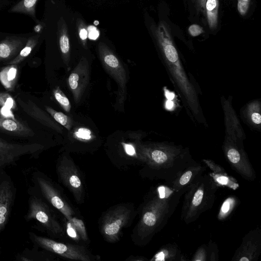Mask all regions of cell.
Returning a JSON list of instances; mask_svg holds the SVG:
<instances>
[{
    "instance_id": "cell-1",
    "label": "cell",
    "mask_w": 261,
    "mask_h": 261,
    "mask_svg": "<svg viewBox=\"0 0 261 261\" xmlns=\"http://www.w3.org/2000/svg\"><path fill=\"white\" fill-rule=\"evenodd\" d=\"M155 34L165 69L188 114L192 120L204 123L205 120L195 87L181 63L167 25L160 24Z\"/></svg>"
},
{
    "instance_id": "cell-2",
    "label": "cell",
    "mask_w": 261,
    "mask_h": 261,
    "mask_svg": "<svg viewBox=\"0 0 261 261\" xmlns=\"http://www.w3.org/2000/svg\"><path fill=\"white\" fill-rule=\"evenodd\" d=\"M28 209L24 216L27 221L35 220L39 222L50 237L63 239L65 237L64 226L60 222L55 213L48 202L35 191L29 190Z\"/></svg>"
},
{
    "instance_id": "cell-3",
    "label": "cell",
    "mask_w": 261,
    "mask_h": 261,
    "mask_svg": "<svg viewBox=\"0 0 261 261\" xmlns=\"http://www.w3.org/2000/svg\"><path fill=\"white\" fill-rule=\"evenodd\" d=\"M135 216V207L130 203L116 204L105 211L99 220V231L106 241L114 243L119 241L123 228Z\"/></svg>"
},
{
    "instance_id": "cell-4",
    "label": "cell",
    "mask_w": 261,
    "mask_h": 261,
    "mask_svg": "<svg viewBox=\"0 0 261 261\" xmlns=\"http://www.w3.org/2000/svg\"><path fill=\"white\" fill-rule=\"evenodd\" d=\"M32 180L37 192L45 201L59 211L66 220L77 217V213L67 201L59 186L40 171L32 173Z\"/></svg>"
},
{
    "instance_id": "cell-5",
    "label": "cell",
    "mask_w": 261,
    "mask_h": 261,
    "mask_svg": "<svg viewBox=\"0 0 261 261\" xmlns=\"http://www.w3.org/2000/svg\"><path fill=\"white\" fill-rule=\"evenodd\" d=\"M29 238L38 248L67 259L81 261H95L100 259L99 255L93 254L84 246L58 242L50 238L29 233Z\"/></svg>"
},
{
    "instance_id": "cell-6",
    "label": "cell",
    "mask_w": 261,
    "mask_h": 261,
    "mask_svg": "<svg viewBox=\"0 0 261 261\" xmlns=\"http://www.w3.org/2000/svg\"><path fill=\"white\" fill-rule=\"evenodd\" d=\"M56 173L59 181L72 194L77 203L85 201L86 190L83 177L80 169L67 154L62 155L58 160Z\"/></svg>"
},
{
    "instance_id": "cell-7",
    "label": "cell",
    "mask_w": 261,
    "mask_h": 261,
    "mask_svg": "<svg viewBox=\"0 0 261 261\" xmlns=\"http://www.w3.org/2000/svg\"><path fill=\"white\" fill-rule=\"evenodd\" d=\"M43 148V146L38 144H15L0 139V170L15 165L24 155H37Z\"/></svg>"
},
{
    "instance_id": "cell-8",
    "label": "cell",
    "mask_w": 261,
    "mask_h": 261,
    "mask_svg": "<svg viewBox=\"0 0 261 261\" xmlns=\"http://www.w3.org/2000/svg\"><path fill=\"white\" fill-rule=\"evenodd\" d=\"M16 187L9 174L0 170V233L5 229L16 197Z\"/></svg>"
},
{
    "instance_id": "cell-9",
    "label": "cell",
    "mask_w": 261,
    "mask_h": 261,
    "mask_svg": "<svg viewBox=\"0 0 261 261\" xmlns=\"http://www.w3.org/2000/svg\"><path fill=\"white\" fill-rule=\"evenodd\" d=\"M90 71L88 62L82 58L68 79V84L74 102L78 103L89 83Z\"/></svg>"
},
{
    "instance_id": "cell-10",
    "label": "cell",
    "mask_w": 261,
    "mask_h": 261,
    "mask_svg": "<svg viewBox=\"0 0 261 261\" xmlns=\"http://www.w3.org/2000/svg\"><path fill=\"white\" fill-rule=\"evenodd\" d=\"M99 57L107 72L117 82L122 92H124L126 84V75L124 68L116 56L105 45H99Z\"/></svg>"
},
{
    "instance_id": "cell-11",
    "label": "cell",
    "mask_w": 261,
    "mask_h": 261,
    "mask_svg": "<svg viewBox=\"0 0 261 261\" xmlns=\"http://www.w3.org/2000/svg\"><path fill=\"white\" fill-rule=\"evenodd\" d=\"M27 39L18 36H8L0 41V61L15 57L25 45Z\"/></svg>"
},
{
    "instance_id": "cell-12",
    "label": "cell",
    "mask_w": 261,
    "mask_h": 261,
    "mask_svg": "<svg viewBox=\"0 0 261 261\" xmlns=\"http://www.w3.org/2000/svg\"><path fill=\"white\" fill-rule=\"evenodd\" d=\"M0 130L13 136L28 137L34 135L32 130L16 119L5 118L0 116Z\"/></svg>"
},
{
    "instance_id": "cell-13",
    "label": "cell",
    "mask_w": 261,
    "mask_h": 261,
    "mask_svg": "<svg viewBox=\"0 0 261 261\" xmlns=\"http://www.w3.org/2000/svg\"><path fill=\"white\" fill-rule=\"evenodd\" d=\"M18 101L24 110L32 117H33L44 125L60 133L63 132L62 127L35 105L29 102H24V103L21 100H18Z\"/></svg>"
},
{
    "instance_id": "cell-14",
    "label": "cell",
    "mask_w": 261,
    "mask_h": 261,
    "mask_svg": "<svg viewBox=\"0 0 261 261\" xmlns=\"http://www.w3.org/2000/svg\"><path fill=\"white\" fill-rule=\"evenodd\" d=\"M65 232L73 239L79 241L87 242L88 236L83 221L75 217L70 221L66 220Z\"/></svg>"
},
{
    "instance_id": "cell-15",
    "label": "cell",
    "mask_w": 261,
    "mask_h": 261,
    "mask_svg": "<svg viewBox=\"0 0 261 261\" xmlns=\"http://www.w3.org/2000/svg\"><path fill=\"white\" fill-rule=\"evenodd\" d=\"M17 76V65H9L2 68L0 71V82L8 91L13 90L16 85Z\"/></svg>"
},
{
    "instance_id": "cell-16",
    "label": "cell",
    "mask_w": 261,
    "mask_h": 261,
    "mask_svg": "<svg viewBox=\"0 0 261 261\" xmlns=\"http://www.w3.org/2000/svg\"><path fill=\"white\" fill-rule=\"evenodd\" d=\"M38 1V0H20L12 6L9 12L26 14L36 20V7Z\"/></svg>"
},
{
    "instance_id": "cell-17",
    "label": "cell",
    "mask_w": 261,
    "mask_h": 261,
    "mask_svg": "<svg viewBox=\"0 0 261 261\" xmlns=\"http://www.w3.org/2000/svg\"><path fill=\"white\" fill-rule=\"evenodd\" d=\"M40 34L34 35L27 39L25 45L21 49L18 55L11 60L8 64L9 65H17L22 62L27 57L30 55L32 50L38 44Z\"/></svg>"
},
{
    "instance_id": "cell-18",
    "label": "cell",
    "mask_w": 261,
    "mask_h": 261,
    "mask_svg": "<svg viewBox=\"0 0 261 261\" xmlns=\"http://www.w3.org/2000/svg\"><path fill=\"white\" fill-rule=\"evenodd\" d=\"M219 0H206L205 5L207 23L211 30L217 27Z\"/></svg>"
},
{
    "instance_id": "cell-19",
    "label": "cell",
    "mask_w": 261,
    "mask_h": 261,
    "mask_svg": "<svg viewBox=\"0 0 261 261\" xmlns=\"http://www.w3.org/2000/svg\"><path fill=\"white\" fill-rule=\"evenodd\" d=\"M47 112L56 121L70 130L73 124L72 119L61 112H57L49 107H45Z\"/></svg>"
},
{
    "instance_id": "cell-20",
    "label": "cell",
    "mask_w": 261,
    "mask_h": 261,
    "mask_svg": "<svg viewBox=\"0 0 261 261\" xmlns=\"http://www.w3.org/2000/svg\"><path fill=\"white\" fill-rule=\"evenodd\" d=\"M47 252V251H46L45 252H44V253H43L37 250L36 251V254L34 255V254H33L31 250L25 249L21 254L17 256V259L18 260L22 261H30L31 258L33 256H34L32 260H38L37 257L38 258L39 260H43L41 257H55V256L54 255V254L51 253L49 254V253H46Z\"/></svg>"
},
{
    "instance_id": "cell-21",
    "label": "cell",
    "mask_w": 261,
    "mask_h": 261,
    "mask_svg": "<svg viewBox=\"0 0 261 261\" xmlns=\"http://www.w3.org/2000/svg\"><path fill=\"white\" fill-rule=\"evenodd\" d=\"M59 45L64 62L66 64H68L69 61L70 44L68 37L64 31L61 32L59 37Z\"/></svg>"
},
{
    "instance_id": "cell-22",
    "label": "cell",
    "mask_w": 261,
    "mask_h": 261,
    "mask_svg": "<svg viewBox=\"0 0 261 261\" xmlns=\"http://www.w3.org/2000/svg\"><path fill=\"white\" fill-rule=\"evenodd\" d=\"M53 93L56 100L64 110L67 112H69L71 109L70 103L67 97L61 89L59 87H57L54 90Z\"/></svg>"
},
{
    "instance_id": "cell-23",
    "label": "cell",
    "mask_w": 261,
    "mask_h": 261,
    "mask_svg": "<svg viewBox=\"0 0 261 261\" xmlns=\"http://www.w3.org/2000/svg\"><path fill=\"white\" fill-rule=\"evenodd\" d=\"M0 107H6L15 110L17 105L15 100L7 92H0Z\"/></svg>"
},
{
    "instance_id": "cell-24",
    "label": "cell",
    "mask_w": 261,
    "mask_h": 261,
    "mask_svg": "<svg viewBox=\"0 0 261 261\" xmlns=\"http://www.w3.org/2000/svg\"><path fill=\"white\" fill-rule=\"evenodd\" d=\"M258 104L257 101L251 103L249 107V118L252 123L255 125H260L261 123V115L259 109L257 108Z\"/></svg>"
},
{
    "instance_id": "cell-25",
    "label": "cell",
    "mask_w": 261,
    "mask_h": 261,
    "mask_svg": "<svg viewBox=\"0 0 261 261\" xmlns=\"http://www.w3.org/2000/svg\"><path fill=\"white\" fill-rule=\"evenodd\" d=\"M74 135L75 137L82 141H88L92 139L91 132L86 128H80L76 131Z\"/></svg>"
},
{
    "instance_id": "cell-26",
    "label": "cell",
    "mask_w": 261,
    "mask_h": 261,
    "mask_svg": "<svg viewBox=\"0 0 261 261\" xmlns=\"http://www.w3.org/2000/svg\"><path fill=\"white\" fill-rule=\"evenodd\" d=\"M250 0H238L237 8L241 15H245L248 10Z\"/></svg>"
},
{
    "instance_id": "cell-27",
    "label": "cell",
    "mask_w": 261,
    "mask_h": 261,
    "mask_svg": "<svg viewBox=\"0 0 261 261\" xmlns=\"http://www.w3.org/2000/svg\"><path fill=\"white\" fill-rule=\"evenodd\" d=\"M0 116L3 118L16 120L12 110L6 107H1L0 109Z\"/></svg>"
},
{
    "instance_id": "cell-28",
    "label": "cell",
    "mask_w": 261,
    "mask_h": 261,
    "mask_svg": "<svg viewBox=\"0 0 261 261\" xmlns=\"http://www.w3.org/2000/svg\"><path fill=\"white\" fill-rule=\"evenodd\" d=\"M188 32L192 36L196 37L201 34L203 32V30L200 25L193 24L189 27Z\"/></svg>"
},
{
    "instance_id": "cell-29",
    "label": "cell",
    "mask_w": 261,
    "mask_h": 261,
    "mask_svg": "<svg viewBox=\"0 0 261 261\" xmlns=\"http://www.w3.org/2000/svg\"><path fill=\"white\" fill-rule=\"evenodd\" d=\"M203 198V191L201 189H199L195 193L192 203L194 206L199 205Z\"/></svg>"
},
{
    "instance_id": "cell-30",
    "label": "cell",
    "mask_w": 261,
    "mask_h": 261,
    "mask_svg": "<svg viewBox=\"0 0 261 261\" xmlns=\"http://www.w3.org/2000/svg\"><path fill=\"white\" fill-rule=\"evenodd\" d=\"M192 175L191 171L189 170L186 172L180 178L179 184L181 185H185L187 184Z\"/></svg>"
},
{
    "instance_id": "cell-31",
    "label": "cell",
    "mask_w": 261,
    "mask_h": 261,
    "mask_svg": "<svg viewBox=\"0 0 261 261\" xmlns=\"http://www.w3.org/2000/svg\"><path fill=\"white\" fill-rule=\"evenodd\" d=\"M88 37L90 39L95 40L99 36V32L96 30V28L93 26H90L88 28Z\"/></svg>"
},
{
    "instance_id": "cell-32",
    "label": "cell",
    "mask_w": 261,
    "mask_h": 261,
    "mask_svg": "<svg viewBox=\"0 0 261 261\" xmlns=\"http://www.w3.org/2000/svg\"><path fill=\"white\" fill-rule=\"evenodd\" d=\"M206 1V0H192L196 6L197 9L199 11L204 13V14L205 13V5Z\"/></svg>"
},
{
    "instance_id": "cell-33",
    "label": "cell",
    "mask_w": 261,
    "mask_h": 261,
    "mask_svg": "<svg viewBox=\"0 0 261 261\" xmlns=\"http://www.w3.org/2000/svg\"><path fill=\"white\" fill-rule=\"evenodd\" d=\"M228 178L225 176H219L216 178V180L220 184L228 185L229 183Z\"/></svg>"
},
{
    "instance_id": "cell-34",
    "label": "cell",
    "mask_w": 261,
    "mask_h": 261,
    "mask_svg": "<svg viewBox=\"0 0 261 261\" xmlns=\"http://www.w3.org/2000/svg\"><path fill=\"white\" fill-rule=\"evenodd\" d=\"M230 202L229 200H226L223 204L221 208V212L224 214L227 213L229 210Z\"/></svg>"
},
{
    "instance_id": "cell-35",
    "label": "cell",
    "mask_w": 261,
    "mask_h": 261,
    "mask_svg": "<svg viewBox=\"0 0 261 261\" xmlns=\"http://www.w3.org/2000/svg\"><path fill=\"white\" fill-rule=\"evenodd\" d=\"M80 37L83 40H85L88 37V32L85 28H82L80 31Z\"/></svg>"
},
{
    "instance_id": "cell-36",
    "label": "cell",
    "mask_w": 261,
    "mask_h": 261,
    "mask_svg": "<svg viewBox=\"0 0 261 261\" xmlns=\"http://www.w3.org/2000/svg\"><path fill=\"white\" fill-rule=\"evenodd\" d=\"M165 188L164 187H161L159 188V196L160 198H163L165 197Z\"/></svg>"
},
{
    "instance_id": "cell-37",
    "label": "cell",
    "mask_w": 261,
    "mask_h": 261,
    "mask_svg": "<svg viewBox=\"0 0 261 261\" xmlns=\"http://www.w3.org/2000/svg\"><path fill=\"white\" fill-rule=\"evenodd\" d=\"M144 258H142L140 256H129L126 260L128 261H137V260H143Z\"/></svg>"
},
{
    "instance_id": "cell-38",
    "label": "cell",
    "mask_w": 261,
    "mask_h": 261,
    "mask_svg": "<svg viewBox=\"0 0 261 261\" xmlns=\"http://www.w3.org/2000/svg\"><path fill=\"white\" fill-rule=\"evenodd\" d=\"M172 106H173V103L171 102V101H168L167 102L166 107L168 109L171 108Z\"/></svg>"
}]
</instances>
